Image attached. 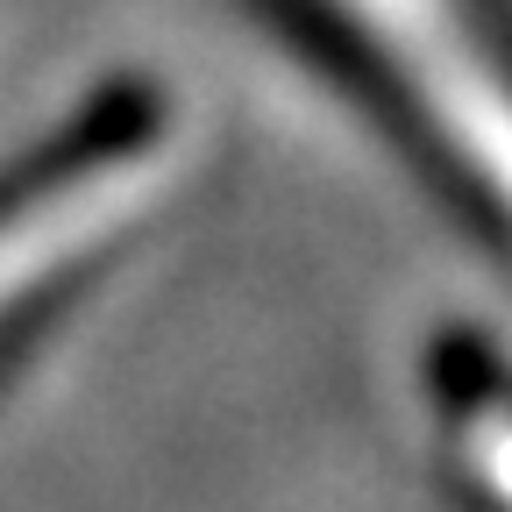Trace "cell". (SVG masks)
<instances>
[{"instance_id": "obj_1", "label": "cell", "mask_w": 512, "mask_h": 512, "mask_svg": "<svg viewBox=\"0 0 512 512\" xmlns=\"http://www.w3.org/2000/svg\"><path fill=\"white\" fill-rule=\"evenodd\" d=\"M512 249V0H292Z\"/></svg>"}, {"instance_id": "obj_2", "label": "cell", "mask_w": 512, "mask_h": 512, "mask_svg": "<svg viewBox=\"0 0 512 512\" xmlns=\"http://www.w3.org/2000/svg\"><path fill=\"white\" fill-rule=\"evenodd\" d=\"M185 178V114L114 100L36 171L0 185V356L79 292Z\"/></svg>"}]
</instances>
